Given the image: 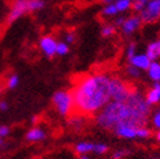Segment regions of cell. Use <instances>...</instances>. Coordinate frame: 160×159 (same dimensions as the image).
Returning a JSON list of instances; mask_svg holds the SVG:
<instances>
[{
	"label": "cell",
	"instance_id": "cell-1",
	"mask_svg": "<svg viewBox=\"0 0 160 159\" xmlns=\"http://www.w3.org/2000/svg\"><path fill=\"white\" fill-rule=\"evenodd\" d=\"M151 106L138 90H132L126 101H111L95 115L97 124L104 130H113L119 124L145 126L150 120Z\"/></svg>",
	"mask_w": 160,
	"mask_h": 159
},
{
	"label": "cell",
	"instance_id": "cell-2",
	"mask_svg": "<svg viewBox=\"0 0 160 159\" xmlns=\"http://www.w3.org/2000/svg\"><path fill=\"white\" fill-rule=\"evenodd\" d=\"M109 80L111 76L107 74H93L80 79L71 92L78 115L95 116L111 102Z\"/></svg>",
	"mask_w": 160,
	"mask_h": 159
},
{
	"label": "cell",
	"instance_id": "cell-3",
	"mask_svg": "<svg viewBox=\"0 0 160 159\" xmlns=\"http://www.w3.org/2000/svg\"><path fill=\"white\" fill-rule=\"evenodd\" d=\"M52 103L56 112L60 116L70 117L75 111L74 107V98L70 90H58L52 97Z\"/></svg>",
	"mask_w": 160,
	"mask_h": 159
},
{
	"label": "cell",
	"instance_id": "cell-4",
	"mask_svg": "<svg viewBox=\"0 0 160 159\" xmlns=\"http://www.w3.org/2000/svg\"><path fill=\"white\" fill-rule=\"evenodd\" d=\"M111 101H126L131 94V87L119 78H111L109 80Z\"/></svg>",
	"mask_w": 160,
	"mask_h": 159
},
{
	"label": "cell",
	"instance_id": "cell-5",
	"mask_svg": "<svg viewBox=\"0 0 160 159\" xmlns=\"http://www.w3.org/2000/svg\"><path fill=\"white\" fill-rule=\"evenodd\" d=\"M140 18L144 23H154L160 19V0H149L145 8L140 12Z\"/></svg>",
	"mask_w": 160,
	"mask_h": 159
},
{
	"label": "cell",
	"instance_id": "cell-6",
	"mask_svg": "<svg viewBox=\"0 0 160 159\" xmlns=\"http://www.w3.org/2000/svg\"><path fill=\"white\" fill-rule=\"evenodd\" d=\"M140 126H135V125H130V124H119L117 125L112 131L122 139H127V140H133L137 139V129Z\"/></svg>",
	"mask_w": 160,
	"mask_h": 159
},
{
	"label": "cell",
	"instance_id": "cell-7",
	"mask_svg": "<svg viewBox=\"0 0 160 159\" xmlns=\"http://www.w3.org/2000/svg\"><path fill=\"white\" fill-rule=\"evenodd\" d=\"M29 12V0H15L13 8L8 15V22H14L24 13Z\"/></svg>",
	"mask_w": 160,
	"mask_h": 159
},
{
	"label": "cell",
	"instance_id": "cell-8",
	"mask_svg": "<svg viewBox=\"0 0 160 159\" xmlns=\"http://www.w3.org/2000/svg\"><path fill=\"white\" fill-rule=\"evenodd\" d=\"M141 18L140 15H132V17H128L127 19H125L123 23L121 24V28H122V33L125 36H130L135 31H137L141 26Z\"/></svg>",
	"mask_w": 160,
	"mask_h": 159
},
{
	"label": "cell",
	"instance_id": "cell-9",
	"mask_svg": "<svg viewBox=\"0 0 160 159\" xmlns=\"http://www.w3.org/2000/svg\"><path fill=\"white\" fill-rule=\"evenodd\" d=\"M39 46H41V50L43 51V54L47 57H52V56L56 55L57 42H56V39L52 36H45V37H42L41 41H39Z\"/></svg>",
	"mask_w": 160,
	"mask_h": 159
},
{
	"label": "cell",
	"instance_id": "cell-10",
	"mask_svg": "<svg viewBox=\"0 0 160 159\" xmlns=\"http://www.w3.org/2000/svg\"><path fill=\"white\" fill-rule=\"evenodd\" d=\"M130 63L132 66L137 68L138 70H148L151 60L146 56V54H140V55H135L133 57H131Z\"/></svg>",
	"mask_w": 160,
	"mask_h": 159
},
{
	"label": "cell",
	"instance_id": "cell-11",
	"mask_svg": "<svg viewBox=\"0 0 160 159\" xmlns=\"http://www.w3.org/2000/svg\"><path fill=\"white\" fill-rule=\"evenodd\" d=\"M145 101L148 102L149 106H154L160 102V83L159 82H155L152 88L146 93Z\"/></svg>",
	"mask_w": 160,
	"mask_h": 159
},
{
	"label": "cell",
	"instance_id": "cell-12",
	"mask_svg": "<svg viewBox=\"0 0 160 159\" xmlns=\"http://www.w3.org/2000/svg\"><path fill=\"white\" fill-rule=\"evenodd\" d=\"M46 137V131L39 127V126H36V127H32L27 135H26V139L31 143H37V141H41Z\"/></svg>",
	"mask_w": 160,
	"mask_h": 159
},
{
	"label": "cell",
	"instance_id": "cell-13",
	"mask_svg": "<svg viewBox=\"0 0 160 159\" xmlns=\"http://www.w3.org/2000/svg\"><path fill=\"white\" fill-rule=\"evenodd\" d=\"M146 56L150 59L151 61H155L160 57V39H156V41L151 42L148 46L146 50Z\"/></svg>",
	"mask_w": 160,
	"mask_h": 159
},
{
	"label": "cell",
	"instance_id": "cell-14",
	"mask_svg": "<svg viewBox=\"0 0 160 159\" xmlns=\"http://www.w3.org/2000/svg\"><path fill=\"white\" fill-rule=\"evenodd\" d=\"M93 148H94V143H90V141H80L75 145V153L78 155L80 154H89V153H93Z\"/></svg>",
	"mask_w": 160,
	"mask_h": 159
},
{
	"label": "cell",
	"instance_id": "cell-15",
	"mask_svg": "<svg viewBox=\"0 0 160 159\" xmlns=\"http://www.w3.org/2000/svg\"><path fill=\"white\" fill-rule=\"evenodd\" d=\"M148 74H149L150 79H152L154 82L160 83V64L156 61H151L150 66L148 68Z\"/></svg>",
	"mask_w": 160,
	"mask_h": 159
},
{
	"label": "cell",
	"instance_id": "cell-16",
	"mask_svg": "<svg viewBox=\"0 0 160 159\" xmlns=\"http://www.w3.org/2000/svg\"><path fill=\"white\" fill-rule=\"evenodd\" d=\"M84 117L85 116H82V115H76V116H72V117H70V120H69V124L72 126V127H75V129H80L83 126V121H84Z\"/></svg>",
	"mask_w": 160,
	"mask_h": 159
},
{
	"label": "cell",
	"instance_id": "cell-17",
	"mask_svg": "<svg viewBox=\"0 0 160 159\" xmlns=\"http://www.w3.org/2000/svg\"><path fill=\"white\" fill-rule=\"evenodd\" d=\"M132 4V0H116V8L118 12H126L128 8H131Z\"/></svg>",
	"mask_w": 160,
	"mask_h": 159
},
{
	"label": "cell",
	"instance_id": "cell-18",
	"mask_svg": "<svg viewBox=\"0 0 160 159\" xmlns=\"http://www.w3.org/2000/svg\"><path fill=\"white\" fill-rule=\"evenodd\" d=\"M107 151H108V145H106L104 143H97V144H94V148H93V153L94 154H97V155H104Z\"/></svg>",
	"mask_w": 160,
	"mask_h": 159
},
{
	"label": "cell",
	"instance_id": "cell-19",
	"mask_svg": "<svg viewBox=\"0 0 160 159\" xmlns=\"http://www.w3.org/2000/svg\"><path fill=\"white\" fill-rule=\"evenodd\" d=\"M151 124H152V126H154V129L156 131L160 130V107L156 108L155 112L152 113V116H151Z\"/></svg>",
	"mask_w": 160,
	"mask_h": 159
},
{
	"label": "cell",
	"instance_id": "cell-20",
	"mask_svg": "<svg viewBox=\"0 0 160 159\" xmlns=\"http://www.w3.org/2000/svg\"><path fill=\"white\" fill-rule=\"evenodd\" d=\"M148 2L149 0H132L131 7L135 12H141L145 8V5L148 4Z\"/></svg>",
	"mask_w": 160,
	"mask_h": 159
},
{
	"label": "cell",
	"instance_id": "cell-21",
	"mask_svg": "<svg viewBox=\"0 0 160 159\" xmlns=\"http://www.w3.org/2000/svg\"><path fill=\"white\" fill-rule=\"evenodd\" d=\"M102 13H103V15H106V17H112V15H116V14L118 13V10H117V8H116L114 4L109 3V4H107V7H104V9H103Z\"/></svg>",
	"mask_w": 160,
	"mask_h": 159
},
{
	"label": "cell",
	"instance_id": "cell-22",
	"mask_svg": "<svg viewBox=\"0 0 160 159\" xmlns=\"http://www.w3.org/2000/svg\"><path fill=\"white\" fill-rule=\"evenodd\" d=\"M56 54H57V55H61V56L69 54V45H68L66 42H57Z\"/></svg>",
	"mask_w": 160,
	"mask_h": 159
},
{
	"label": "cell",
	"instance_id": "cell-23",
	"mask_svg": "<svg viewBox=\"0 0 160 159\" xmlns=\"http://www.w3.org/2000/svg\"><path fill=\"white\" fill-rule=\"evenodd\" d=\"M45 7V3L42 0H29V12L39 10Z\"/></svg>",
	"mask_w": 160,
	"mask_h": 159
},
{
	"label": "cell",
	"instance_id": "cell-24",
	"mask_svg": "<svg viewBox=\"0 0 160 159\" xmlns=\"http://www.w3.org/2000/svg\"><path fill=\"white\" fill-rule=\"evenodd\" d=\"M130 154V150L127 149H118L112 154V159H123Z\"/></svg>",
	"mask_w": 160,
	"mask_h": 159
},
{
	"label": "cell",
	"instance_id": "cell-25",
	"mask_svg": "<svg viewBox=\"0 0 160 159\" xmlns=\"http://www.w3.org/2000/svg\"><path fill=\"white\" fill-rule=\"evenodd\" d=\"M18 84H19V76L18 75H10L9 76V79H8V88H10V89H14L15 87H18Z\"/></svg>",
	"mask_w": 160,
	"mask_h": 159
},
{
	"label": "cell",
	"instance_id": "cell-26",
	"mask_svg": "<svg viewBox=\"0 0 160 159\" xmlns=\"http://www.w3.org/2000/svg\"><path fill=\"white\" fill-rule=\"evenodd\" d=\"M114 31H116L114 26H112V24H107V26H104V27L102 28V36H104V37H109V36H112V34L114 33Z\"/></svg>",
	"mask_w": 160,
	"mask_h": 159
},
{
	"label": "cell",
	"instance_id": "cell-27",
	"mask_svg": "<svg viewBox=\"0 0 160 159\" xmlns=\"http://www.w3.org/2000/svg\"><path fill=\"white\" fill-rule=\"evenodd\" d=\"M127 74H128L130 76H132V78H138V76H140V74H141V71H140L137 68H135V66L130 65V66L127 68Z\"/></svg>",
	"mask_w": 160,
	"mask_h": 159
},
{
	"label": "cell",
	"instance_id": "cell-28",
	"mask_svg": "<svg viewBox=\"0 0 160 159\" xmlns=\"http://www.w3.org/2000/svg\"><path fill=\"white\" fill-rule=\"evenodd\" d=\"M135 51H136V45H135V44H131V45L128 46V49H127V59H128V60L136 55Z\"/></svg>",
	"mask_w": 160,
	"mask_h": 159
},
{
	"label": "cell",
	"instance_id": "cell-29",
	"mask_svg": "<svg viewBox=\"0 0 160 159\" xmlns=\"http://www.w3.org/2000/svg\"><path fill=\"white\" fill-rule=\"evenodd\" d=\"M9 127L8 126H0V137H5V136H8L9 135Z\"/></svg>",
	"mask_w": 160,
	"mask_h": 159
},
{
	"label": "cell",
	"instance_id": "cell-30",
	"mask_svg": "<svg viewBox=\"0 0 160 159\" xmlns=\"http://www.w3.org/2000/svg\"><path fill=\"white\" fill-rule=\"evenodd\" d=\"M65 41H66V44H72V42L75 41V34L71 33V32H69V33L65 36Z\"/></svg>",
	"mask_w": 160,
	"mask_h": 159
},
{
	"label": "cell",
	"instance_id": "cell-31",
	"mask_svg": "<svg viewBox=\"0 0 160 159\" xmlns=\"http://www.w3.org/2000/svg\"><path fill=\"white\" fill-rule=\"evenodd\" d=\"M8 110V103L7 102H0V111H7Z\"/></svg>",
	"mask_w": 160,
	"mask_h": 159
},
{
	"label": "cell",
	"instance_id": "cell-32",
	"mask_svg": "<svg viewBox=\"0 0 160 159\" xmlns=\"http://www.w3.org/2000/svg\"><path fill=\"white\" fill-rule=\"evenodd\" d=\"M79 159H92V156L89 154H80L79 155Z\"/></svg>",
	"mask_w": 160,
	"mask_h": 159
},
{
	"label": "cell",
	"instance_id": "cell-33",
	"mask_svg": "<svg viewBox=\"0 0 160 159\" xmlns=\"http://www.w3.org/2000/svg\"><path fill=\"white\" fill-rule=\"evenodd\" d=\"M123 21H125V18H118L117 21H116V24H117V26H121V24L123 23Z\"/></svg>",
	"mask_w": 160,
	"mask_h": 159
},
{
	"label": "cell",
	"instance_id": "cell-34",
	"mask_svg": "<svg viewBox=\"0 0 160 159\" xmlns=\"http://www.w3.org/2000/svg\"><path fill=\"white\" fill-rule=\"evenodd\" d=\"M155 139H156V141L160 144V130L156 131V134H155Z\"/></svg>",
	"mask_w": 160,
	"mask_h": 159
},
{
	"label": "cell",
	"instance_id": "cell-35",
	"mask_svg": "<svg viewBox=\"0 0 160 159\" xmlns=\"http://www.w3.org/2000/svg\"><path fill=\"white\" fill-rule=\"evenodd\" d=\"M102 2H104V3H107V4H109V3H112L113 0H102Z\"/></svg>",
	"mask_w": 160,
	"mask_h": 159
},
{
	"label": "cell",
	"instance_id": "cell-36",
	"mask_svg": "<svg viewBox=\"0 0 160 159\" xmlns=\"http://www.w3.org/2000/svg\"><path fill=\"white\" fill-rule=\"evenodd\" d=\"M2 144H3V139H2V137H0V145H2Z\"/></svg>",
	"mask_w": 160,
	"mask_h": 159
},
{
	"label": "cell",
	"instance_id": "cell-37",
	"mask_svg": "<svg viewBox=\"0 0 160 159\" xmlns=\"http://www.w3.org/2000/svg\"><path fill=\"white\" fill-rule=\"evenodd\" d=\"M150 159H159V158H150Z\"/></svg>",
	"mask_w": 160,
	"mask_h": 159
}]
</instances>
